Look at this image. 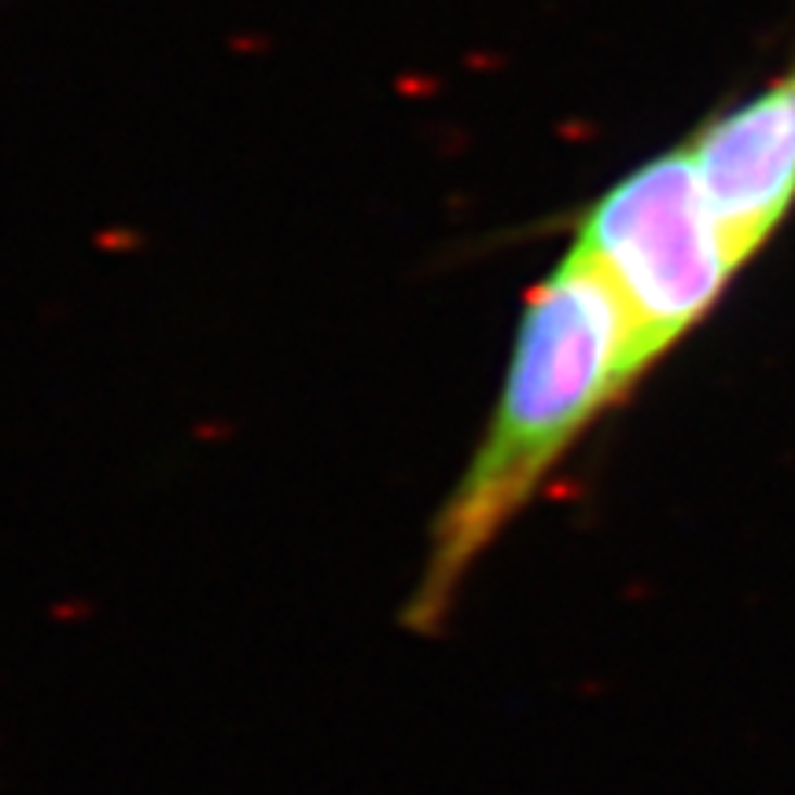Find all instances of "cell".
<instances>
[{"instance_id": "obj_2", "label": "cell", "mask_w": 795, "mask_h": 795, "mask_svg": "<svg viewBox=\"0 0 795 795\" xmlns=\"http://www.w3.org/2000/svg\"><path fill=\"white\" fill-rule=\"evenodd\" d=\"M575 243L615 287L649 372L741 273L689 144L644 158L578 214Z\"/></svg>"}, {"instance_id": "obj_3", "label": "cell", "mask_w": 795, "mask_h": 795, "mask_svg": "<svg viewBox=\"0 0 795 795\" xmlns=\"http://www.w3.org/2000/svg\"><path fill=\"white\" fill-rule=\"evenodd\" d=\"M729 247L747 266L795 207V63L689 140Z\"/></svg>"}, {"instance_id": "obj_1", "label": "cell", "mask_w": 795, "mask_h": 795, "mask_svg": "<svg viewBox=\"0 0 795 795\" xmlns=\"http://www.w3.org/2000/svg\"><path fill=\"white\" fill-rule=\"evenodd\" d=\"M641 376L626 306L570 243L523 303L501 398L435 516L406 626L435 633L446 623L467 570Z\"/></svg>"}]
</instances>
